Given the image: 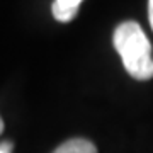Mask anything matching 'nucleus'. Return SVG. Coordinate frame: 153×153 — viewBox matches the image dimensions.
<instances>
[{
  "mask_svg": "<svg viewBox=\"0 0 153 153\" xmlns=\"http://www.w3.org/2000/svg\"><path fill=\"white\" fill-rule=\"evenodd\" d=\"M114 48L126 71L136 80L153 78L152 44L140 24L133 21L119 24L114 31Z\"/></svg>",
  "mask_w": 153,
  "mask_h": 153,
  "instance_id": "f257e3e1",
  "label": "nucleus"
},
{
  "mask_svg": "<svg viewBox=\"0 0 153 153\" xmlns=\"http://www.w3.org/2000/svg\"><path fill=\"white\" fill-rule=\"evenodd\" d=\"M80 4H82V0H55V4L51 7V12H53L56 21L68 22L76 16V10H78Z\"/></svg>",
  "mask_w": 153,
  "mask_h": 153,
  "instance_id": "f03ea898",
  "label": "nucleus"
},
{
  "mask_svg": "<svg viewBox=\"0 0 153 153\" xmlns=\"http://www.w3.org/2000/svg\"><path fill=\"white\" fill-rule=\"evenodd\" d=\"M53 153H97V148L92 141L83 138H73L56 148Z\"/></svg>",
  "mask_w": 153,
  "mask_h": 153,
  "instance_id": "7ed1b4c3",
  "label": "nucleus"
},
{
  "mask_svg": "<svg viewBox=\"0 0 153 153\" xmlns=\"http://www.w3.org/2000/svg\"><path fill=\"white\" fill-rule=\"evenodd\" d=\"M12 148H14V145H12L10 141L0 143V153H12Z\"/></svg>",
  "mask_w": 153,
  "mask_h": 153,
  "instance_id": "20e7f679",
  "label": "nucleus"
},
{
  "mask_svg": "<svg viewBox=\"0 0 153 153\" xmlns=\"http://www.w3.org/2000/svg\"><path fill=\"white\" fill-rule=\"evenodd\" d=\"M148 19H150V26L153 29V0L148 2Z\"/></svg>",
  "mask_w": 153,
  "mask_h": 153,
  "instance_id": "39448f33",
  "label": "nucleus"
},
{
  "mask_svg": "<svg viewBox=\"0 0 153 153\" xmlns=\"http://www.w3.org/2000/svg\"><path fill=\"white\" fill-rule=\"evenodd\" d=\"M2 131H4V121H2V117H0V134H2Z\"/></svg>",
  "mask_w": 153,
  "mask_h": 153,
  "instance_id": "423d86ee",
  "label": "nucleus"
}]
</instances>
